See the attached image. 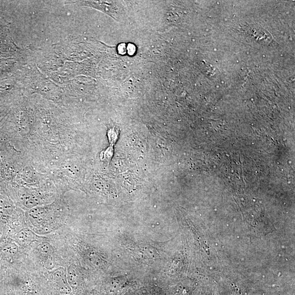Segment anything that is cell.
<instances>
[{
  "instance_id": "10",
  "label": "cell",
  "mask_w": 295,
  "mask_h": 295,
  "mask_svg": "<svg viewBox=\"0 0 295 295\" xmlns=\"http://www.w3.org/2000/svg\"><path fill=\"white\" fill-rule=\"evenodd\" d=\"M27 295H33V294H32V293H28V294H27Z\"/></svg>"
},
{
  "instance_id": "5",
  "label": "cell",
  "mask_w": 295,
  "mask_h": 295,
  "mask_svg": "<svg viewBox=\"0 0 295 295\" xmlns=\"http://www.w3.org/2000/svg\"><path fill=\"white\" fill-rule=\"evenodd\" d=\"M19 198L20 201L23 205L28 208H33L37 206L38 204V199L33 194L24 192L19 193Z\"/></svg>"
},
{
  "instance_id": "9",
  "label": "cell",
  "mask_w": 295,
  "mask_h": 295,
  "mask_svg": "<svg viewBox=\"0 0 295 295\" xmlns=\"http://www.w3.org/2000/svg\"><path fill=\"white\" fill-rule=\"evenodd\" d=\"M116 132L114 129H112L108 132V136L109 138V141L111 143H115L117 140Z\"/></svg>"
},
{
  "instance_id": "1",
  "label": "cell",
  "mask_w": 295,
  "mask_h": 295,
  "mask_svg": "<svg viewBox=\"0 0 295 295\" xmlns=\"http://www.w3.org/2000/svg\"><path fill=\"white\" fill-rule=\"evenodd\" d=\"M116 1H68L67 3L92 7L110 16L115 20H118L121 14L120 8Z\"/></svg>"
},
{
  "instance_id": "2",
  "label": "cell",
  "mask_w": 295,
  "mask_h": 295,
  "mask_svg": "<svg viewBox=\"0 0 295 295\" xmlns=\"http://www.w3.org/2000/svg\"><path fill=\"white\" fill-rule=\"evenodd\" d=\"M18 251L16 242L9 237H2L0 239V264L7 266L14 262Z\"/></svg>"
},
{
  "instance_id": "6",
  "label": "cell",
  "mask_w": 295,
  "mask_h": 295,
  "mask_svg": "<svg viewBox=\"0 0 295 295\" xmlns=\"http://www.w3.org/2000/svg\"><path fill=\"white\" fill-rule=\"evenodd\" d=\"M37 251L38 253L40 254L42 257L45 259L51 257V256L54 253V250L49 243L44 242L41 243L37 246Z\"/></svg>"
},
{
  "instance_id": "4",
  "label": "cell",
  "mask_w": 295,
  "mask_h": 295,
  "mask_svg": "<svg viewBox=\"0 0 295 295\" xmlns=\"http://www.w3.org/2000/svg\"><path fill=\"white\" fill-rule=\"evenodd\" d=\"M36 238L34 233L27 228L20 229L15 236L16 242L22 246L30 245L36 240Z\"/></svg>"
},
{
  "instance_id": "3",
  "label": "cell",
  "mask_w": 295,
  "mask_h": 295,
  "mask_svg": "<svg viewBox=\"0 0 295 295\" xmlns=\"http://www.w3.org/2000/svg\"><path fill=\"white\" fill-rule=\"evenodd\" d=\"M52 279L61 292L66 294L71 292V287L67 279V271L65 269L61 268L55 271L52 276Z\"/></svg>"
},
{
  "instance_id": "7",
  "label": "cell",
  "mask_w": 295,
  "mask_h": 295,
  "mask_svg": "<svg viewBox=\"0 0 295 295\" xmlns=\"http://www.w3.org/2000/svg\"><path fill=\"white\" fill-rule=\"evenodd\" d=\"M67 276L68 282L69 286L76 285L77 280V276L75 270L71 267H68L67 271Z\"/></svg>"
},
{
  "instance_id": "8",
  "label": "cell",
  "mask_w": 295,
  "mask_h": 295,
  "mask_svg": "<svg viewBox=\"0 0 295 295\" xmlns=\"http://www.w3.org/2000/svg\"><path fill=\"white\" fill-rule=\"evenodd\" d=\"M112 151L113 149L109 148L103 151L101 154V159L105 160V161H106V160L110 159L112 157Z\"/></svg>"
}]
</instances>
